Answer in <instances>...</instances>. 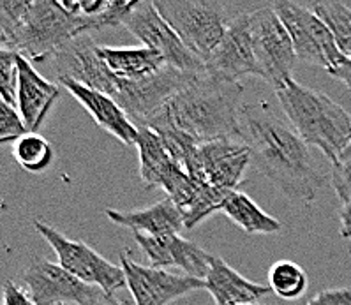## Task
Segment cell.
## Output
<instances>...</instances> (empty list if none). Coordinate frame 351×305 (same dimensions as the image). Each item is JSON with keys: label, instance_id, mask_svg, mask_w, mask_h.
I'll use <instances>...</instances> for the list:
<instances>
[{"label": "cell", "instance_id": "obj_1", "mask_svg": "<svg viewBox=\"0 0 351 305\" xmlns=\"http://www.w3.org/2000/svg\"><path fill=\"white\" fill-rule=\"evenodd\" d=\"M242 143L251 152V162L272 180L295 205H311L325 184L314 164L309 145L291 125L277 117L265 101L244 104L240 112Z\"/></svg>", "mask_w": 351, "mask_h": 305}, {"label": "cell", "instance_id": "obj_2", "mask_svg": "<svg viewBox=\"0 0 351 305\" xmlns=\"http://www.w3.org/2000/svg\"><path fill=\"white\" fill-rule=\"evenodd\" d=\"M244 87L240 83L196 76L149 120L156 132H178L195 143L217 140L242 141L240 112Z\"/></svg>", "mask_w": 351, "mask_h": 305}, {"label": "cell", "instance_id": "obj_3", "mask_svg": "<svg viewBox=\"0 0 351 305\" xmlns=\"http://www.w3.org/2000/svg\"><path fill=\"white\" fill-rule=\"evenodd\" d=\"M90 32L87 20L50 0H0V48L32 64L51 58L66 45Z\"/></svg>", "mask_w": 351, "mask_h": 305}, {"label": "cell", "instance_id": "obj_4", "mask_svg": "<svg viewBox=\"0 0 351 305\" xmlns=\"http://www.w3.org/2000/svg\"><path fill=\"white\" fill-rule=\"evenodd\" d=\"M289 124L309 147H316L334 162L351 143V117L330 95L289 80L276 90Z\"/></svg>", "mask_w": 351, "mask_h": 305}, {"label": "cell", "instance_id": "obj_5", "mask_svg": "<svg viewBox=\"0 0 351 305\" xmlns=\"http://www.w3.org/2000/svg\"><path fill=\"white\" fill-rule=\"evenodd\" d=\"M156 9L196 57L207 62L221 45L230 21V8L212 0H156Z\"/></svg>", "mask_w": 351, "mask_h": 305}, {"label": "cell", "instance_id": "obj_6", "mask_svg": "<svg viewBox=\"0 0 351 305\" xmlns=\"http://www.w3.org/2000/svg\"><path fill=\"white\" fill-rule=\"evenodd\" d=\"M272 8L293 41L297 60L322 67L328 75L346 60L348 57L339 50L330 29L313 9L286 0L276 2Z\"/></svg>", "mask_w": 351, "mask_h": 305}, {"label": "cell", "instance_id": "obj_7", "mask_svg": "<svg viewBox=\"0 0 351 305\" xmlns=\"http://www.w3.org/2000/svg\"><path fill=\"white\" fill-rule=\"evenodd\" d=\"M34 228L39 235L50 243L57 254L58 265L73 273L76 279L83 280L90 286H97L106 295H115V291L125 288L128 280L122 267H117L112 261L99 254L97 251L80 240H71L50 224L39 219L34 221Z\"/></svg>", "mask_w": 351, "mask_h": 305}, {"label": "cell", "instance_id": "obj_8", "mask_svg": "<svg viewBox=\"0 0 351 305\" xmlns=\"http://www.w3.org/2000/svg\"><path fill=\"white\" fill-rule=\"evenodd\" d=\"M251 38L261 80L279 90L289 82L297 62L293 41L272 4L251 11Z\"/></svg>", "mask_w": 351, "mask_h": 305}, {"label": "cell", "instance_id": "obj_9", "mask_svg": "<svg viewBox=\"0 0 351 305\" xmlns=\"http://www.w3.org/2000/svg\"><path fill=\"white\" fill-rule=\"evenodd\" d=\"M251 162V152L242 141L217 140L199 145L184 171L193 180L207 184L223 194L239 191V184L244 180L245 169Z\"/></svg>", "mask_w": 351, "mask_h": 305}, {"label": "cell", "instance_id": "obj_10", "mask_svg": "<svg viewBox=\"0 0 351 305\" xmlns=\"http://www.w3.org/2000/svg\"><path fill=\"white\" fill-rule=\"evenodd\" d=\"M125 29L143 42V46L157 51L168 66L186 75H205V62L196 57L182 42L168 21L159 14L154 2H140L124 23Z\"/></svg>", "mask_w": 351, "mask_h": 305}, {"label": "cell", "instance_id": "obj_11", "mask_svg": "<svg viewBox=\"0 0 351 305\" xmlns=\"http://www.w3.org/2000/svg\"><path fill=\"white\" fill-rule=\"evenodd\" d=\"M21 282L36 305H99L106 297L101 288L76 279L66 268L48 260L27 267Z\"/></svg>", "mask_w": 351, "mask_h": 305}, {"label": "cell", "instance_id": "obj_12", "mask_svg": "<svg viewBox=\"0 0 351 305\" xmlns=\"http://www.w3.org/2000/svg\"><path fill=\"white\" fill-rule=\"evenodd\" d=\"M120 267L136 305H168L189 293L205 289V280L165 268L145 267L132 261L128 252H120Z\"/></svg>", "mask_w": 351, "mask_h": 305}, {"label": "cell", "instance_id": "obj_13", "mask_svg": "<svg viewBox=\"0 0 351 305\" xmlns=\"http://www.w3.org/2000/svg\"><path fill=\"white\" fill-rule=\"evenodd\" d=\"M212 78L239 83L242 76H260L251 38V13H237L228 25L221 45L205 62Z\"/></svg>", "mask_w": 351, "mask_h": 305}, {"label": "cell", "instance_id": "obj_14", "mask_svg": "<svg viewBox=\"0 0 351 305\" xmlns=\"http://www.w3.org/2000/svg\"><path fill=\"white\" fill-rule=\"evenodd\" d=\"M134 240L149 258L150 267H177L186 276L202 280L207 279L210 272V261L214 254L199 247L193 240H187L180 235L147 236L140 233H134Z\"/></svg>", "mask_w": 351, "mask_h": 305}, {"label": "cell", "instance_id": "obj_15", "mask_svg": "<svg viewBox=\"0 0 351 305\" xmlns=\"http://www.w3.org/2000/svg\"><path fill=\"white\" fill-rule=\"evenodd\" d=\"M58 83L69 92L95 120V124L110 132L122 145H136L138 127L131 122L128 113L110 95L88 88L69 78H60Z\"/></svg>", "mask_w": 351, "mask_h": 305}, {"label": "cell", "instance_id": "obj_16", "mask_svg": "<svg viewBox=\"0 0 351 305\" xmlns=\"http://www.w3.org/2000/svg\"><path fill=\"white\" fill-rule=\"evenodd\" d=\"M18 69H20V82H18L16 108L25 120L27 129L30 132H38L60 97V87L43 78L34 69L32 62L21 57L20 53H18Z\"/></svg>", "mask_w": 351, "mask_h": 305}, {"label": "cell", "instance_id": "obj_17", "mask_svg": "<svg viewBox=\"0 0 351 305\" xmlns=\"http://www.w3.org/2000/svg\"><path fill=\"white\" fill-rule=\"evenodd\" d=\"M104 214L112 223L147 236L180 235V231L186 228L182 212L175 205L173 199L169 198L161 199L147 208H138V210L106 208Z\"/></svg>", "mask_w": 351, "mask_h": 305}, {"label": "cell", "instance_id": "obj_18", "mask_svg": "<svg viewBox=\"0 0 351 305\" xmlns=\"http://www.w3.org/2000/svg\"><path fill=\"white\" fill-rule=\"evenodd\" d=\"M205 289L210 293L215 305L258 304V300L272 293L269 286L245 279L224 260L212 256L210 272L205 279Z\"/></svg>", "mask_w": 351, "mask_h": 305}, {"label": "cell", "instance_id": "obj_19", "mask_svg": "<svg viewBox=\"0 0 351 305\" xmlns=\"http://www.w3.org/2000/svg\"><path fill=\"white\" fill-rule=\"evenodd\" d=\"M99 57L106 64L108 71L119 82H141L161 73L168 64L157 51L147 46H97Z\"/></svg>", "mask_w": 351, "mask_h": 305}, {"label": "cell", "instance_id": "obj_20", "mask_svg": "<svg viewBox=\"0 0 351 305\" xmlns=\"http://www.w3.org/2000/svg\"><path fill=\"white\" fill-rule=\"evenodd\" d=\"M138 157H140V177L147 189L165 187L175 169L180 168L173 161L165 140L150 127L138 129L136 140Z\"/></svg>", "mask_w": 351, "mask_h": 305}, {"label": "cell", "instance_id": "obj_21", "mask_svg": "<svg viewBox=\"0 0 351 305\" xmlns=\"http://www.w3.org/2000/svg\"><path fill=\"white\" fill-rule=\"evenodd\" d=\"M217 214H224L232 219L240 230H244L249 235H254V233L270 235V233L281 231L282 228L279 219L261 210L247 194L240 193V191H233L228 194L217 206Z\"/></svg>", "mask_w": 351, "mask_h": 305}, {"label": "cell", "instance_id": "obj_22", "mask_svg": "<svg viewBox=\"0 0 351 305\" xmlns=\"http://www.w3.org/2000/svg\"><path fill=\"white\" fill-rule=\"evenodd\" d=\"M269 288L282 300H298L309 288V277L293 261H277L269 270Z\"/></svg>", "mask_w": 351, "mask_h": 305}, {"label": "cell", "instance_id": "obj_23", "mask_svg": "<svg viewBox=\"0 0 351 305\" xmlns=\"http://www.w3.org/2000/svg\"><path fill=\"white\" fill-rule=\"evenodd\" d=\"M13 157L20 168L34 175L45 173L55 161L50 141L38 132H29L13 145Z\"/></svg>", "mask_w": 351, "mask_h": 305}, {"label": "cell", "instance_id": "obj_24", "mask_svg": "<svg viewBox=\"0 0 351 305\" xmlns=\"http://www.w3.org/2000/svg\"><path fill=\"white\" fill-rule=\"evenodd\" d=\"M313 11L330 29L339 50L351 57V9L341 2H316Z\"/></svg>", "mask_w": 351, "mask_h": 305}, {"label": "cell", "instance_id": "obj_25", "mask_svg": "<svg viewBox=\"0 0 351 305\" xmlns=\"http://www.w3.org/2000/svg\"><path fill=\"white\" fill-rule=\"evenodd\" d=\"M18 82H20L18 53L0 48V97L4 103L14 108L18 104Z\"/></svg>", "mask_w": 351, "mask_h": 305}, {"label": "cell", "instance_id": "obj_26", "mask_svg": "<svg viewBox=\"0 0 351 305\" xmlns=\"http://www.w3.org/2000/svg\"><path fill=\"white\" fill-rule=\"evenodd\" d=\"M25 120L18 112V108L0 99V141L2 143H16L20 138L29 134Z\"/></svg>", "mask_w": 351, "mask_h": 305}, {"label": "cell", "instance_id": "obj_27", "mask_svg": "<svg viewBox=\"0 0 351 305\" xmlns=\"http://www.w3.org/2000/svg\"><path fill=\"white\" fill-rule=\"evenodd\" d=\"M330 180L337 198L346 203L351 198V143L332 162Z\"/></svg>", "mask_w": 351, "mask_h": 305}, {"label": "cell", "instance_id": "obj_28", "mask_svg": "<svg viewBox=\"0 0 351 305\" xmlns=\"http://www.w3.org/2000/svg\"><path fill=\"white\" fill-rule=\"evenodd\" d=\"M306 305H351V286L323 289Z\"/></svg>", "mask_w": 351, "mask_h": 305}, {"label": "cell", "instance_id": "obj_29", "mask_svg": "<svg viewBox=\"0 0 351 305\" xmlns=\"http://www.w3.org/2000/svg\"><path fill=\"white\" fill-rule=\"evenodd\" d=\"M2 293H4V305H36L29 291L23 286L14 284L13 280H5Z\"/></svg>", "mask_w": 351, "mask_h": 305}, {"label": "cell", "instance_id": "obj_30", "mask_svg": "<svg viewBox=\"0 0 351 305\" xmlns=\"http://www.w3.org/2000/svg\"><path fill=\"white\" fill-rule=\"evenodd\" d=\"M339 235L344 240L351 239V198L346 203H343L341 210H339Z\"/></svg>", "mask_w": 351, "mask_h": 305}, {"label": "cell", "instance_id": "obj_31", "mask_svg": "<svg viewBox=\"0 0 351 305\" xmlns=\"http://www.w3.org/2000/svg\"><path fill=\"white\" fill-rule=\"evenodd\" d=\"M330 75L334 76L335 80H339V82H343L348 87V90L351 92V57H348L337 69L332 71Z\"/></svg>", "mask_w": 351, "mask_h": 305}, {"label": "cell", "instance_id": "obj_32", "mask_svg": "<svg viewBox=\"0 0 351 305\" xmlns=\"http://www.w3.org/2000/svg\"><path fill=\"white\" fill-rule=\"evenodd\" d=\"M99 305H124V304H122V302H120L115 295H106Z\"/></svg>", "mask_w": 351, "mask_h": 305}, {"label": "cell", "instance_id": "obj_33", "mask_svg": "<svg viewBox=\"0 0 351 305\" xmlns=\"http://www.w3.org/2000/svg\"><path fill=\"white\" fill-rule=\"evenodd\" d=\"M242 305H261V304H242Z\"/></svg>", "mask_w": 351, "mask_h": 305}]
</instances>
